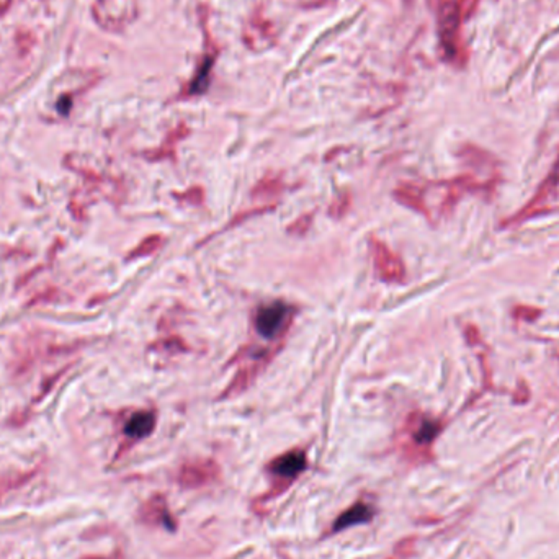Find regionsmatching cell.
<instances>
[{
    "label": "cell",
    "instance_id": "6da1fadb",
    "mask_svg": "<svg viewBox=\"0 0 559 559\" xmlns=\"http://www.w3.org/2000/svg\"><path fill=\"white\" fill-rule=\"evenodd\" d=\"M441 423L434 417H428L425 414L414 412L407 417L403 428V439H401V448L409 459H419L423 461L428 457L430 446L440 434Z\"/></svg>",
    "mask_w": 559,
    "mask_h": 559
},
{
    "label": "cell",
    "instance_id": "7a4b0ae2",
    "mask_svg": "<svg viewBox=\"0 0 559 559\" xmlns=\"http://www.w3.org/2000/svg\"><path fill=\"white\" fill-rule=\"evenodd\" d=\"M293 324V308L285 301H272L255 309L254 327L264 339H282Z\"/></svg>",
    "mask_w": 559,
    "mask_h": 559
},
{
    "label": "cell",
    "instance_id": "3957f363",
    "mask_svg": "<svg viewBox=\"0 0 559 559\" xmlns=\"http://www.w3.org/2000/svg\"><path fill=\"white\" fill-rule=\"evenodd\" d=\"M308 466V457H306L304 450H290V452L278 455L272 461L267 464V473L272 477L273 489L270 493L268 499L277 497L283 493V491L290 488L293 481L301 475Z\"/></svg>",
    "mask_w": 559,
    "mask_h": 559
},
{
    "label": "cell",
    "instance_id": "277c9868",
    "mask_svg": "<svg viewBox=\"0 0 559 559\" xmlns=\"http://www.w3.org/2000/svg\"><path fill=\"white\" fill-rule=\"evenodd\" d=\"M368 246L376 277L385 283H404L407 273L403 259L378 237H369Z\"/></svg>",
    "mask_w": 559,
    "mask_h": 559
},
{
    "label": "cell",
    "instance_id": "5b68a950",
    "mask_svg": "<svg viewBox=\"0 0 559 559\" xmlns=\"http://www.w3.org/2000/svg\"><path fill=\"white\" fill-rule=\"evenodd\" d=\"M175 479L182 489L206 488L221 479V468L211 458H193L178 468Z\"/></svg>",
    "mask_w": 559,
    "mask_h": 559
},
{
    "label": "cell",
    "instance_id": "8992f818",
    "mask_svg": "<svg viewBox=\"0 0 559 559\" xmlns=\"http://www.w3.org/2000/svg\"><path fill=\"white\" fill-rule=\"evenodd\" d=\"M559 188V159L556 161V164L553 165L551 172L547 178L543 180L542 185L536 190L535 196L526 203V205L522 208L518 213L513 216V218L506 221V226H515L518 223H524V221L535 218L538 213H543V211L549 210V203H553V198L556 195Z\"/></svg>",
    "mask_w": 559,
    "mask_h": 559
},
{
    "label": "cell",
    "instance_id": "52a82bcc",
    "mask_svg": "<svg viewBox=\"0 0 559 559\" xmlns=\"http://www.w3.org/2000/svg\"><path fill=\"white\" fill-rule=\"evenodd\" d=\"M141 520L144 524L154 525V526H162V529L175 531L177 529V524H175V518L170 512L169 506H167V500L162 494H154L151 499L147 500L146 504L141 507Z\"/></svg>",
    "mask_w": 559,
    "mask_h": 559
},
{
    "label": "cell",
    "instance_id": "ba28073f",
    "mask_svg": "<svg viewBox=\"0 0 559 559\" xmlns=\"http://www.w3.org/2000/svg\"><path fill=\"white\" fill-rule=\"evenodd\" d=\"M373 517H375V508L369 506V504L360 500V502H355L354 506H350L333 520L331 531L332 533H340V531L351 529L355 525L369 524L373 520Z\"/></svg>",
    "mask_w": 559,
    "mask_h": 559
},
{
    "label": "cell",
    "instance_id": "9c48e42d",
    "mask_svg": "<svg viewBox=\"0 0 559 559\" xmlns=\"http://www.w3.org/2000/svg\"><path fill=\"white\" fill-rule=\"evenodd\" d=\"M156 423L157 416L154 411H138L126 421L125 435L133 441L147 439L154 432Z\"/></svg>",
    "mask_w": 559,
    "mask_h": 559
},
{
    "label": "cell",
    "instance_id": "30bf717a",
    "mask_svg": "<svg viewBox=\"0 0 559 559\" xmlns=\"http://www.w3.org/2000/svg\"><path fill=\"white\" fill-rule=\"evenodd\" d=\"M393 196L401 205L407 206V208L417 211V213L425 216L427 219H430V211H428L425 198H423V188L414 183H401L394 188Z\"/></svg>",
    "mask_w": 559,
    "mask_h": 559
},
{
    "label": "cell",
    "instance_id": "8fae6325",
    "mask_svg": "<svg viewBox=\"0 0 559 559\" xmlns=\"http://www.w3.org/2000/svg\"><path fill=\"white\" fill-rule=\"evenodd\" d=\"M285 190V183H283L282 177L278 175H265L260 178L250 190L252 200L265 203V201H275Z\"/></svg>",
    "mask_w": 559,
    "mask_h": 559
},
{
    "label": "cell",
    "instance_id": "7c38bea8",
    "mask_svg": "<svg viewBox=\"0 0 559 559\" xmlns=\"http://www.w3.org/2000/svg\"><path fill=\"white\" fill-rule=\"evenodd\" d=\"M162 242H164V239H162V236H159V234H154V236L146 237L141 244H139L138 247H134V249L129 252L128 260L141 259V257L156 254V252L162 247Z\"/></svg>",
    "mask_w": 559,
    "mask_h": 559
},
{
    "label": "cell",
    "instance_id": "4fadbf2b",
    "mask_svg": "<svg viewBox=\"0 0 559 559\" xmlns=\"http://www.w3.org/2000/svg\"><path fill=\"white\" fill-rule=\"evenodd\" d=\"M311 224H313V214L311 213H306L303 216H300V218L293 221V223L288 226V234H293V236H304L306 232L309 231Z\"/></svg>",
    "mask_w": 559,
    "mask_h": 559
},
{
    "label": "cell",
    "instance_id": "5bb4252c",
    "mask_svg": "<svg viewBox=\"0 0 559 559\" xmlns=\"http://www.w3.org/2000/svg\"><path fill=\"white\" fill-rule=\"evenodd\" d=\"M513 314H515V318H518V319L522 318L524 321H535V319L542 314V311L530 308V306H522V308H517Z\"/></svg>",
    "mask_w": 559,
    "mask_h": 559
},
{
    "label": "cell",
    "instance_id": "9a60e30c",
    "mask_svg": "<svg viewBox=\"0 0 559 559\" xmlns=\"http://www.w3.org/2000/svg\"><path fill=\"white\" fill-rule=\"evenodd\" d=\"M349 205H350V200H349V196H345V195L342 198H339L337 201H332L331 208H337V206H339V210H337L332 216H342L347 211V206H349Z\"/></svg>",
    "mask_w": 559,
    "mask_h": 559
},
{
    "label": "cell",
    "instance_id": "2e32d148",
    "mask_svg": "<svg viewBox=\"0 0 559 559\" xmlns=\"http://www.w3.org/2000/svg\"><path fill=\"white\" fill-rule=\"evenodd\" d=\"M192 192L198 193V198L195 200V203H196V205H201V203H203V190H201V188L200 187H193V188H190V193ZM174 196L178 198V200H182V198H187V200H188V198H193L192 195H188L187 192H185L183 195H182V193H174Z\"/></svg>",
    "mask_w": 559,
    "mask_h": 559
}]
</instances>
